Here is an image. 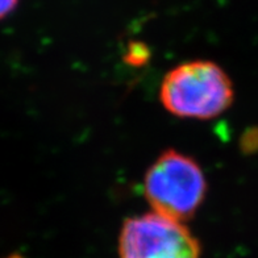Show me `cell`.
Here are the masks:
<instances>
[{
    "label": "cell",
    "instance_id": "cell-1",
    "mask_svg": "<svg viewBox=\"0 0 258 258\" xmlns=\"http://www.w3.org/2000/svg\"><path fill=\"white\" fill-rule=\"evenodd\" d=\"M234 99L233 83L212 61L195 59L171 69L162 79L163 108L182 119L208 120L224 113Z\"/></svg>",
    "mask_w": 258,
    "mask_h": 258
},
{
    "label": "cell",
    "instance_id": "cell-2",
    "mask_svg": "<svg viewBox=\"0 0 258 258\" xmlns=\"http://www.w3.org/2000/svg\"><path fill=\"white\" fill-rule=\"evenodd\" d=\"M207 188L201 165L175 149L161 153L144 177V195L153 212L180 223L195 216Z\"/></svg>",
    "mask_w": 258,
    "mask_h": 258
},
{
    "label": "cell",
    "instance_id": "cell-3",
    "mask_svg": "<svg viewBox=\"0 0 258 258\" xmlns=\"http://www.w3.org/2000/svg\"><path fill=\"white\" fill-rule=\"evenodd\" d=\"M201 242L184 223L156 212L126 219L119 234V258H201Z\"/></svg>",
    "mask_w": 258,
    "mask_h": 258
},
{
    "label": "cell",
    "instance_id": "cell-4",
    "mask_svg": "<svg viewBox=\"0 0 258 258\" xmlns=\"http://www.w3.org/2000/svg\"><path fill=\"white\" fill-rule=\"evenodd\" d=\"M242 146L246 153H254L258 150V128L250 129L244 137Z\"/></svg>",
    "mask_w": 258,
    "mask_h": 258
},
{
    "label": "cell",
    "instance_id": "cell-5",
    "mask_svg": "<svg viewBox=\"0 0 258 258\" xmlns=\"http://www.w3.org/2000/svg\"><path fill=\"white\" fill-rule=\"evenodd\" d=\"M20 0H0V20H3L8 15L16 10Z\"/></svg>",
    "mask_w": 258,
    "mask_h": 258
}]
</instances>
